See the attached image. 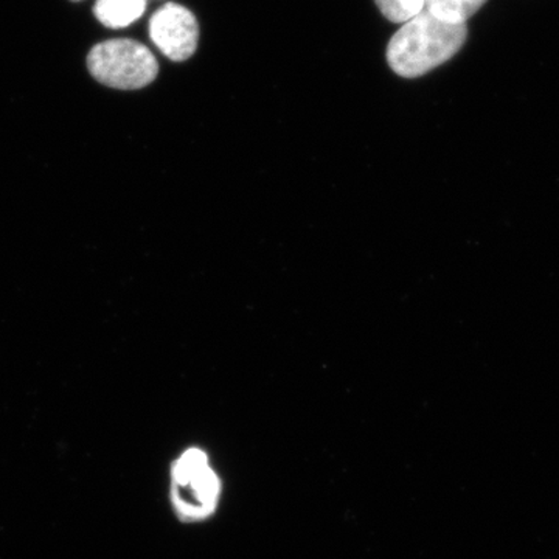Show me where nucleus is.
Segmentation results:
<instances>
[{"label": "nucleus", "instance_id": "3", "mask_svg": "<svg viewBox=\"0 0 559 559\" xmlns=\"http://www.w3.org/2000/svg\"><path fill=\"white\" fill-rule=\"evenodd\" d=\"M87 68L95 80L121 91L142 90L159 73V64L148 47L132 39L98 44L87 57Z\"/></svg>", "mask_w": 559, "mask_h": 559}, {"label": "nucleus", "instance_id": "4", "mask_svg": "<svg viewBox=\"0 0 559 559\" xmlns=\"http://www.w3.org/2000/svg\"><path fill=\"white\" fill-rule=\"evenodd\" d=\"M150 38L171 61H186L197 51L200 25L186 7L168 2L151 17Z\"/></svg>", "mask_w": 559, "mask_h": 559}, {"label": "nucleus", "instance_id": "7", "mask_svg": "<svg viewBox=\"0 0 559 559\" xmlns=\"http://www.w3.org/2000/svg\"><path fill=\"white\" fill-rule=\"evenodd\" d=\"M382 16L395 24H404L425 10V0H374Z\"/></svg>", "mask_w": 559, "mask_h": 559}, {"label": "nucleus", "instance_id": "2", "mask_svg": "<svg viewBox=\"0 0 559 559\" xmlns=\"http://www.w3.org/2000/svg\"><path fill=\"white\" fill-rule=\"evenodd\" d=\"M221 495L223 481L200 448H189L173 460L170 500L180 521L209 520L218 509Z\"/></svg>", "mask_w": 559, "mask_h": 559}, {"label": "nucleus", "instance_id": "5", "mask_svg": "<svg viewBox=\"0 0 559 559\" xmlns=\"http://www.w3.org/2000/svg\"><path fill=\"white\" fill-rule=\"evenodd\" d=\"M146 0H97L95 17L108 28L130 27L145 13Z\"/></svg>", "mask_w": 559, "mask_h": 559}, {"label": "nucleus", "instance_id": "1", "mask_svg": "<svg viewBox=\"0 0 559 559\" xmlns=\"http://www.w3.org/2000/svg\"><path fill=\"white\" fill-rule=\"evenodd\" d=\"M466 38V24H451L423 10L390 39L389 66L403 79H417L455 57Z\"/></svg>", "mask_w": 559, "mask_h": 559}, {"label": "nucleus", "instance_id": "8", "mask_svg": "<svg viewBox=\"0 0 559 559\" xmlns=\"http://www.w3.org/2000/svg\"><path fill=\"white\" fill-rule=\"evenodd\" d=\"M73 2H80V0H73Z\"/></svg>", "mask_w": 559, "mask_h": 559}, {"label": "nucleus", "instance_id": "6", "mask_svg": "<svg viewBox=\"0 0 559 559\" xmlns=\"http://www.w3.org/2000/svg\"><path fill=\"white\" fill-rule=\"evenodd\" d=\"M487 0H425V10L451 24H466Z\"/></svg>", "mask_w": 559, "mask_h": 559}]
</instances>
